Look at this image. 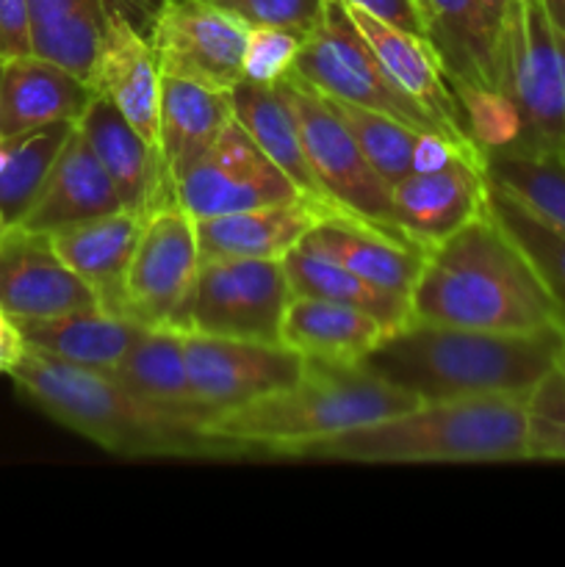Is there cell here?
Listing matches in <instances>:
<instances>
[{"label": "cell", "mask_w": 565, "mask_h": 567, "mask_svg": "<svg viewBox=\"0 0 565 567\" xmlns=\"http://www.w3.org/2000/svg\"><path fill=\"white\" fill-rule=\"evenodd\" d=\"M487 183L507 192L524 208L565 230V155L563 150L541 153H485Z\"/></svg>", "instance_id": "cell-33"}, {"label": "cell", "mask_w": 565, "mask_h": 567, "mask_svg": "<svg viewBox=\"0 0 565 567\" xmlns=\"http://www.w3.org/2000/svg\"><path fill=\"white\" fill-rule=\"evenodd\" d=\"M114 377L127 391L164 413L210 424V415L194 396L183 352V330L177 327H147L116 365Z\"/></svg>", "instance_id": "cell-28"}, {"label": "cell", "mask_w": 565, "mask_h": 567, "mask_svg": "<svg viewBox=\"0 0 565 567\" xmlns=\"http://www.w3.org/2000/svg\"><path fill=\"white\" fill-rule=\"evenodd\" d=\"M233 97L227 89L205 86L186 78L161 75L158 150L172 183L197 164L230 122Z\"/></svg>", "instance_id": "cell-25"}, {"label": "cell", "mask_w": 565, "mask_h": 567, "mask_svg": "<svg viewBox=\"0 0 565 567\" xmlns=\"http://www.w3.org/2000/svg\"><path fill=\"white\" fill-rule=\"evenodd\" d=\"M291 299L282 260L205 258L177 330L280 343L282 316Z\"/></svg>", "instance_id": "cell-8"}, {"label": "cell", "mask_w": 565, "mask_h": 567, "mask_svg": "<svg viewBox=\"0 0 565 567\" xmlns=\"http://www.w3.org/2000/svg\"><path fill=\"white\" fill-rule=\"evenodd\" d=\"M343 3L369 11L371 17L388 22V25L402 28V31L427 39L424 20H421V11L415 0H343Z\"/></svg>", "instance_id": "cell-40"}, {"label": "cell", "mask_w": 565, "mask_h": 567, "mask_svg": "<svg viewBox=\"0 0 565 567\" xmlns=\"http://www.w3.org/2000/svg\"><path fill=\"white\" fill-rule=\"evenodd\" d=\"M305 241L314 244L316 249L330 255L332 260L347 266L349 271L363 277L380 291L402 297L408 302L427 255V249L410 238L382 230V227L369 225V221L349 214L321 219L305 236Z\"/></svg>", "instance_id": "cell-18"}, {"label": "cell", "mask_w": 565, "mask_h": 567, "mask_svg": "<svg viewBox=\"0 0 565 567\" xmlns=\"http://www.w3.org/2000/svg\"><path fill=\"white\" fill-rule=\"evenodd\" d=\"M419 404V399L382 382L360 363L305 358L291 385L216 415L208 432L244 454L294 457L310 443L377 424Z\"/></svg>", "instance_id": "cell-4"}, {"label": "cell", "mask_w": 565, "mask_h": 567, "mask_svg": "<svg viewBox=\"0 0 565 567\" xmlns=\"http://www.w3.org/2000/svg\"><path fill=\"white\" fill-rule=\"evenodd\" d=\"M485 208L499 221L504 233L524 249L530 264L541 275L543 286L548 288L552 299L557 302L559 313L565 319V230L557 225H548L546 219L532 214L530 208L502 192L499 186L487 183Z\"/></svg>", "instance_id": "cell-34"}, {"label": "cell", "mask_w": 565, "mask_h": 567, "mask_svg": "<svg viewBox=\"0 0 565 567\" xmlns=\"http://www.w3.org/2000/svg\"><path fill=\"white\" fill-rule=\"evenodd\" d=\"M31 53L28 0H0V59H22V55Z\"/></svg>", "instance_id": "cell-39"}, {"label": "cell", "mask_w": 565, "mask_h": 567, "mask_svg": "<svg viewBox=\"0 0 565 567\" xmlns=\"http://www.w3.org/2000/svg\"><path fill=\"white\" fill-rule=\"evenodd\" d=\"M386 336L374 316L330 299L294 297L280 327V343L302 358L360 363Z\"/></svg>", "instance_id": "cell-29"}, {"label": "cell", "mask_w": 565, "mask_h": 567, "mask_svg": "<svg viewBox=\"0 0 565 567\" xmlns=\"http://www.w3.org/2000/svg\"><path fill=\"white\" fill-rule=\"evenodd\" d=\"M305 37L288 28H249L242 81L275 86L294 70Z\"/></svg>", "instance_id": "cell-37"}, {"label": "cell", "mask_w": 565, "mask_h": 567, "mask_svg": "<svg viewBox=\"0 0 565 567\" xmlns=\"http://www.w3.org/2000/svg\"><path fill=\"white\" fill-rule=\"evenodd\" d=\"M199 269L197 225L177 203L147 214L125 277V316L147 327H181Z\"/></svg>", "instance_id": "cell-11"}, {"label": "cell", "mask_w": 565, "mask_h": 567, "mask_svg": "<svg viewBox=\"0 0 565 567\" xmlns=\"http://www.w3.org/2000/svg\"><path fill=\"white\" fill-rule=\"evenodd\" d=\"M565 327L491 332L413 321L386 332L360 360L363 369L419 402L521 393L557 369Z\"/></svg>", "instance_id": "cell-2"}, {"label": "cell", "mask_w": 565, "mask_h": 567, "mask_svg": "<svg viewBox=\"0 0 565 567\" xmlns=\"http://www.w3.org/2000/svg\"><path fill=\"white\" fill-rule=\"evenodd\" d=\"M233 97V114L242 122L244 131L255 138L260 150L280 166L288 175V181L299 188L305 199L316 208L325 210L327 216L343 214L341 208H336L327 192L321 188V183L316 181L314 169H310V161L305 155L302 138H299L297 122H294L291 109L282 100L280 89L266 86V83H253V81H238L230 89Z\"/></svg>", "instance_id": "cell-27"}, {"label": "cell", "mask_w": 565, "mask_h": 567, "mask_svg": "<svg viewBox=\"0 0 565 567\" xmlns=\"http://www.w3.org/2000/svg\"><path fill=\"white\" fill-rule=\"evenodd\" d=\"M78 127L120 192L122 208L147 216L161 205L175 203V183L166 175L161 153L105 94H97L89 103Z\"/></svg>", "instance_id": "cell-16"}, {"label": "cell", "mask_w": 565, "mask_h": 567, "mask_svg": "<svg viewBox=\"0 0 565 567\" xmlns=\"http://www.w3.org/2000/svg\"><path fill=\"white\" fill-rule=\"evenodd\" d=\"M22 349V338H11V341H0V374L11 369Z\"/></svg>", "instance_id": "cell-42"}, {"label": "cell", "mask_w": 565, "mask_h": 567, "mask_svg": "<svg viewBox=\"0 0 565 567\" xmlns=\"http://www.w3.org/2000/svg\"><path fill=\"white\" fill-rule=\"evenodd\" d=\"M499 94L513 120L502 153L565 147V31L541 0H510L499 50Z\"/></svg>", "instance_id": "cell-6"}, {"label": "cell", "mask_w": 565, "mask_h": 567, "mask_svg": "<svg viewBox=\"0 0 565 567\" xmlns=\"http://www.w3.org/2000/svg\"><path fill=\"white\" fill-rule=\"evenodd\" d=\"M410 319L491 332L565 327L535 266L487 208L427 249Z\"/></svg>", "instance_id": "cell-1"}, {"label": "cell", "mask_w": 565, "mask_h": 567, "mask_svg": "<svg viewBox=\"0 0 565 567\" xmlns=\"http://www.w3.org/2000/svg\"><path fill=\"white\" fill-rule=\"evenodd\" d=\"M541 3L543 9H546L548 20H552L559 31H565V0H541Z\"/></svg>", "instance_id": "cell-43"}, {"label": "cell", "mask_w": 565, "mask_h": 567, "mask_svg": "<svg viewBox=\"0 0 565 567\" xmlns=\"http://www.w3.org/2000/svg\"><path fill=\"white\" fill-rule=\"evenodd\" d=\"M327 214L308 199L260 205L236 214L194 219L199 260L205 258H269L282 260Z\"/></svg>", "instance_id": "cell-24"}, {"label": "cell", "mask_w": 565, "mask_h": 567, "mask_svg": "<svg viewBox=\"0 0 565 567\" xmlns=\"http://www.w3.org/2000/svg\"><path fill=\"white\" fill-rule=\"evenodd\" d=\"M22 343L37 347L66 363L86 365L94 371L114 374L133 343L138 341L147 324L109 313L103 308L72 310V313L48 316V319H11Z\"/></svg>", "instance_id": "cell-26"}, {"label": "cell", "mask_w": 565, "mask_h": 567, "mask_svg": "<svg viewBox=\"0 0 565 567\" xmlns=\"http://www.w3.org/2000/svg\"><path fill=\"white\" fill-rule=\"evenodd\" d=\"M100 308L97 293L59 258L50 236L9 227L0 236V310L9 319H48Z\"/></svg>", "instance_id": "cell-15"}, {"label": "cell", "mask_w": 565, "mask_h": 567, "mask_svg": "<svg viewBox=\"0 0 565 567\" xmlns=\"http://www.w3.org/2000/svg\"><path fill=\"white\" fill-rule=\"evenodd\" d=\"M476 3L482 6V11H485L487 20L493 22V28H499V31H502L504 17H507L510 0H476Z\"/></svg>", "instance_id": "cell-41"}, {"label": "cell", "mask_w": 565, "mask_h": 567, "mask_svg": "<svg viewBox=\"0 0 565 567\" xmlns=\"http://www.w3.org/2000/svg\"><path fill=\"white\" fill-rule=\"evenodd\" d=\"M9 230V225H6V219H3V214H0V236H3V233Z\"/></svg>", "instance_id": "cell-46"}, {"label": "cell", "mask_w": 565, "mask_h": 567, "mask_svg": "<svg viewBox=\"0 0 565 567\" xmlns=\"http://www.w3.org/2000/svg\"><path fill=\"white\" fill-rule=\"evenodd\" d=\"M6 374L22 396L66 430L120 457H242V449L127 391L109 371L66 363L22 343Z\"/></svg>", "instance_id": "cell-3"}, {"label": "cell", "mask_w": 565, "mask_h": 567, "mask_svg": "<svg viewBox=\"0 0 565 567\" xmlns=\"http://www.w3.org/2000/svg\"><path fill=\"white\" fill-rule=\"evenodd\" d=\"M526 460H565V374L557 369L526 399Z\"/></svg>", "instance_id": "cell-36"}, {"label": "cell", "mask_w": 565, "mask_h": 567, "mask_svg": "<svg viewBox=\"0 0 565 567\" xmlns=\"http://www.w3.org/2000/svg\"><path fill=\"white\" fill-rule=\"evenodd\" d=\"M557 371L559 374H565V343H563V352H559V360H557Z\"/></svg>", "instance_id": "cell-45"}, {"label": "cell", "mask_w": 565, "mask_h": 567, "mask_svg": "<svg viewBox=\"0 0 565 567\" xmlns=\"http://www.w3.org/2000/svg\"><path fill=\"white\" fill-rule=\"evenodd\" d=\"M424 31L460 94H499L502 31L476 0H415Z\"/></svg>", "instance_id": "cell-22"}, {"label": "cell", "mask_w": 565, "mask_h": 567, "mask_svg": "<svg viewBox=\"0 0 565 567\" xmlns=\"http://www.w3.org/2000/svg\"><path fill=\"white\" fill-rule=\"evenodd\" d=\"M249 28H288L308 37L325 17L327 0H208Z\"/></svg>", "instance_id": "cell-38"}, {"label": "cell", "mask_w": 565, "mask_h": 567, "mask_svg": "<svg viewBox=\"0 0 565 567\" xmlns=\"http://www.w3.org/2000/svg\"><path fill=\"white\" fill-rule=\"evenodd\" d=\"M526 399L521 393L421 402L408 413L341 432L294 457L343 463H515L526 460Z\"/></svg>", "instance_id": "cell-5"}, {"label": "cell", "mask_w": 565, "mask_h": 567, "mask_svg": "<svg viewBox=\"0 0 565 567\" xmlns=\"http://www.w3.org/2000/svg\"><path fill=\"white\" fill-rule=\"evenodd\" d=\"M485 158L454 155L435 169L410 172L391 186L393 221L419 247L430 249L485 214Z\"/></svg>", "instance_id": "cell-14"}, {"label": "cell", "mask_w": 565, "mask_h": 567, "mask_svg": "<svg viewBox=\"0 0 565 567\" xmlns=\"http://www.w3.org/2000/svg\"><path fill=\"white\" fill-rule=\"evenodd\" d=\"M75 122H50L31 131L0 136V214L6 225H20L48 183Z\"/></svg>", "instance_id": "cell-32"}, {"label": "cell", "mask_w": 565, "mask_h": 567, "mask_svg": "<svg viewBox=\"0 0 565 567\" xmlns=\"http://www.w3.org/2000/svg\"><path fill=\"white\" fill-rule=\"evenodd\" d=\"M347 11L355 20V25L360 28V33L366 37V42L371 44L377 59H380L382 64H386V70L391 72L393 81H397L415 103L424 105V109L441 122L443 131H446L454 142L469 144V147H480V144L471 138L469 116H465L458 86H454L446 66L438 59L430 39L415 37V33L402 31V28L388 25V22L377 20L369 11L355 9V6H347Z\"/></svg>", "instance_id": "cell-17"}, {"label": "cell", "mask_w": 565, "mask_h": 567, "mask_svg": "<svg viewBox=\"0 0 565 567\" xmlns=\"http://www.w3.org/2000/svg\"><path fill=\"white\" fill-rule=\"evenodd\" d=\"M0 89H3V59H0Z\"/></svg>", "instance_id": "cell-47"}, {"label": "cell", "mask_w": 565, "mask_h": 567, "mask_svg": "<svg viewBox=\"0 0 565 567\" xmlns=\"http://www.w3.org/2000/svg\"><path fill=\"white\" fill-rule=\"evenodd\" d=\"M11 338H20V332H17V327L11 324L9 316L0 310V341H11Z\"/></svg>", "instance_id": "cell-44"}, {"label": "cell", "mask_w": 565, "mask_h": 567, "mask_svg": "<svg viewBox=\"0 0 565 567\" xmlns=\"http://www.w3.org/2000/svg\"><path fill=\"white\" fill-rule=\"evenodd\" d=\"M97 89L64 66L39 55L3 61L0 89V136L31 131L50 122H75L89 109Z\"/></svg>", "instance_id": "cell-23"}, {"label": "cell", "mask_w": 565, "mask_h": 567, "mask_svg": "<svg viewBox=\"0 0 565 567\" xmlns=\"http://www.w3.org/2000/svg\"><path fill=\"white\" fill-rule=\"evenodd\" d=\"M321 97L330 105L332 114L347 125V131L352 133L369 164L374 166V172L388 186L415 172V153H419L424 133L393 120V116L380 114V111L363 109V105L347 103V100L327 97V94H321Z\"/></svg>", "instance_id": "cell-35"}, {"label": "cell", "mask_w": 565, "mask_h": 567, "mask_svg": "<svg viewBox=\"0 0 565 567\" xmlns=\"http://www.w3.org/2000/svg\"><path fill=\"white\" fill-rule=\"evenodd\" d=\"M97 92L105 94L125 120L158 150L161 133V70L150 39L111 6L100 48ZM161 153V150H158Z\"/></svg>", "instance_id": "cell-19"}, {"label": "cell", "mask_w": 565, "mask_h": 567, "mask_svg": "<svg viewBox=\"0 0 565 567\" xmlns=\"http://www.w3.org/2000/svg\"><path fill=\"white\" fill-rule=\"evenodd\" d=\"M188 380L210 421L291 385L305 358L286 343L183 332Z\"/></svg>", "instance_id": "cell-13"}, {"label": "cell", "mask_w": 565, "mask_h": 567, "mask_svg": "<svg viewBox=\"0 0 565 567\" xmlns=\"http://www.w3.org/2000/svg\"><path fill=\"white\" fill-rule=\"evenodd\" d=\"M147 216L131 210L97 216L50 233L59 258L97 293L100 308L125 316V277Z\"/></svg>", "instance_id": "cell-21"}, {"label": "cell", "mask_w": 565, "mask_h": 567, "mask_svg": "<svg viewBox=\"0 0 565 567\" xmlns=\"http://www.w3.org/2000/svg\"><path fill=\"white\" fill-rule=\"evenodd\" d=\"M114 0H28L31 50L97 89L105 17Z\"/></svg>", "instance_id": "cell-30"}, {"label": "cell", "mask_w": 565, "mask_h": 567, "mask_svg": "<svg viewBox=\"0 0 565 567\" xmlns=\"http://www.w3.org/2000/svg\"><path fill=\"white\" fill-rule=\"evenodd\" d=\"M563 155H565V147H563Z\"/></svg>", "instance_id": "cell-48"}, {"label": "cell", "mask_w": 565, "mask_h": 567, "mask_svg": "<svg viewBox=\"0 0 565 567\" xmlns=\"http://www.w3.org/2000/svg\"><path fill=\"white\" fill-rule=\"evenodd\" d=\"M286 266L288 282H291L294 297H314V299H330V302L352 305V308L363 310V313L374 316L386 332L399 330L410 321V302L393 293L380 291L363 277L349 271L330 255L316 249L314 244L302 241L282 258Z\"/></svg>", "instance_id": "cell-31"}, {"label": "cell", "mask_w": 565, "mask_h": 567, "mask_svg": "<svg viewBox=\"0 0 565 567\" xmlns=\"http://www.w3.org/2000/svg\"><path fill=\"white\" fill-rule=\"evenodd\" d=\"M277 89H280L282 100L288 103L294 122H297L310 169H314L316 181L321 183L327 197L336 203V208H341L349 216H358L369 225L382 227V230L404 236L393 221L391 186L377 175L352 133L332 114L325 97L308 81H302L297 72H288L286 78H280Z\"/></svg>", "instance_id": "cell-9"}, {"label": "cell", "mask_w": 565, "mask_h": 567, "mask_svg": "<svg viewBox=\"0 0 565 567\" xmlns=\"http://www.w3.org/2000/svg\"><path fill=\"white\" fill-rule=\"evenodd\" d=\"M116 210H122L120 192L94 155L89 138L75 125L59 161L50 169V177L39 192L37 203L14 227L50 236L55 230H64V227L81 225V221L97 219L105 214H116Z\"/></svg>", "instance_id": "cell-20"}, {"label": "cell", "mask_w": 565, "mask_h": 567, "mask_svg": "<svg viewBox=\"0 0 565 567\" xmlns=\"http://www.w3.org/2000/svg\"><path fill=\"white\" fill-rule=\"evenodd\" d=\"M291 72H297L327 97L380 111L421 133L449 136L441 122L393 81L391 72L377 59L371 44L349 17L343 0H327L325 17L305 37Z\"/></svg>", "instance_id": "cell-7"}, {"label": "cell", "mask_w": 565, "mask_h": 567, "mask_svg": "<svg viewBox=\"0 0 565 567\" xmlns=\"http://www.w3.org/2000/svg\"><path fill=\"white\" fill-rule=\"evenodd\" d=\"M297 199H305L299 188L255 144L238 120H233L208 153L175 181V203L192 219Z\"/></svg>", "instance_id": "cell-10"}, {"label": "cell", "mask_w": 565, "mask_h": 567, "mask_svg": "<svg viewBox=\"0 0 565 567\" xmlns=\"http://www.w3.org/2000/svg\"><path fill=\"white\" fill-rule=\"evenodd\" d=\"M249 25L208 0H164L153 14L150 48L161 75L230 92L242 81Z\"/></svg>", "instance_id": "cell-12"}]
</instances>
